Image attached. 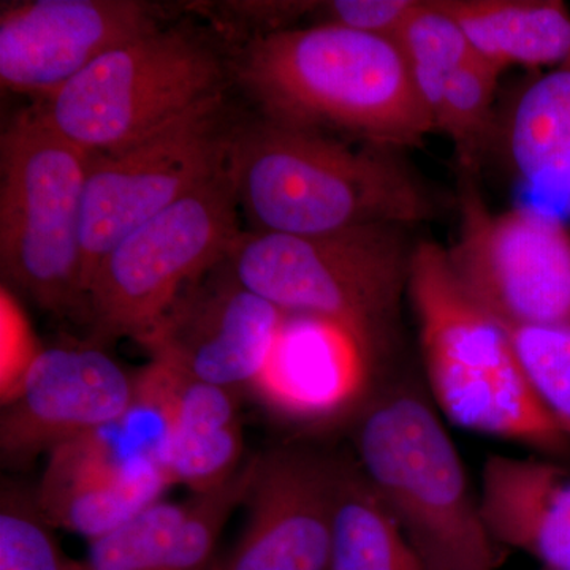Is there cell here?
<instances>
[{"label": "cell", "mask_w": 570, "mask_h": 570, "mask_svg": "<svg viewBox=\"0 0 570 570\" xmlns=\"http://www.w3.org/2000/svg\"><path fill=\"white\" fill-rule=\"evenodd\" d=\"M227 171L255 232L314 236L417 224L433 205L393 149H354L332 135L266 119L234 135Z\"/></svg>", "instance_id": "6da1fadb"}, {"label": "cell", "mask_w": 570, "mask_h": 570, "mask_svg": "<svg viewBox=\"0 0 570 570\" xmlns=\"http://www.w3.org/2000/svg\"><path fill=\"white\" fill-rule=\"evenodd\" d=\"M238 71L272 121L393 151L434 130L397 41L336 22L257 37Z\"/></svg>", "instance_id": "7a4b0ae2"}, {"label": "cell", "mask_w": 570, "mask_h": 570, "mask_svg": "<svg viewBox=\"0 0 570 570\" xmlns=\"http://www.w3.org/2000/svg\"><path fill=\"white\" fill-rule=\"evenodd\" d=\"M407 292L444 417L472 433L568 452L570 441L532 387L508 330L460 287L444 247L425 242L412 249Z\"/></svg>", "instance_id": "3957f363"}, {"label": "cell", "mask_w": 570, "mask_h": 570, "mask_svg": "<svg viewBox=\"0 0 570 570\" xmlns=\"http://www.w3.org/2000/svg\"><path fill=\"white\" fill-rule=\"evenodd\" d=\"M352 439L356 464L425 570H497L459 450L417 389L367 397Z\"/></svg>", "instance_id": "277c9868"}, {"label": "cell", "mask_w": 570, "mask_h": 570, "mask_svg": "<svg viewBox=\"0 0 570 570\" xmlns=\"http://www.w3.org/2000/svg\"><path fill=\"white\" fill-rule=\"evenodd\" d=\"M91 154L48 122L39 105L0 140V265L41 309L88 321L82 205Z\"/></svg>", "instance_id": "5b68a950"}, {"label": "cell", "mask_w": 570, "mask_h": 570, "mask_svg": "<svg viewBox=\"0 0 570 570\" xmlns=\"http://www.w3.org/2000/svg\"><path fill=\"white\" fill-rule=\"evenodd\" d=\"M396 225L335 234H243L228 265L255 294L285 314L325 318L347 328L376 356L387 343L412 250Z\"/></svg>", "instance_id": "8992f818"}, {"label": "cell", "mask_w": 570, "mask_h": 570, "mask_svg": "<svg viewBox=\"0 0 570 570\" xmlns=\"http://www.w3.org/2000/svg\"><path fill=\"white\" fill-rule=\"evenodd\" d=\"M220 75L200 41L156 29L108 51L39 107L85 151H119L217 99Z\"/></svg>", "instance_id": "52a82bcc"}, {"label": "cell", "mask_w": 570, "mask_h": 570, "mask_svg": "<svg viewBox=\"0 0 570 570\" xmlns=\"http://www.w3.org/2000/svg\"><path fill=\"white\" fill-rule=\"evenodd\" d=\"M227 168L105 255L88 291L91 340L141 343L176 299L228 258L243 232Z\"/></svg>", "instance_id": "ba28073f"}, {"label": "cell", "mask_w": 570, "mask_h": 570, "mask_svg": "<svg viewBox=\"0 0 570 570\" xmlns=\"http://www.w3.org/2000/svg\"><path fill=\"white\" fill-rule=\"evenodd\" d=\"M445 253L460 287L502 325H570V232L554 214L490 212L466 179L459 238Z\"/></svg>", "instance_id": "9c48e42d"}, {"label": "cell", "mask_w": 570, "mask_h": 570, "mask_svg": "<svg viewBox=\"0 0 570 570\" xmlns=\"http://www.w3.org/2000/svg\"><path fill=\"white\" fill-rule=\"evenodd\" d=\"M220 97L119 151L91 154L82 205L86 295L97 266L126 236L227 168Z\"/></svg>", "instance_id": "30bf717a"}, {"label": "cell", "mask_w": 570, "mask_h": 570, "mask_svg": "<svg viewBox=\"0 0 570 570\" xmlns=\"http://www.w3.org/2000/svg\"><path fill=\"white\" fill-rule=\"evenodd\" d=\"M138 401L130 376L96 341L40 348L20 387L2 404L3 463H31L40 453L124 422Z\"/></svg>", "instance_id": "8fae6325"}, {"label": "cell", "mask_w": 570, "mask_h": 570, "mask_svg": "<svg viewBox=\"0 0 570 570\" xmlns=\"http://www.w3.org/2000/svg\"><path fill=\"white\" fill-rule=\"evenodd\" d=\"M285 316L225 258L184 291L140 344L153 360L239 395L264 373Z\"/></svg>", "instance_id": "7c38bea8"}, {"label": "cell", "mask_w": 570, "mask_h": 570, "mask_svg": "<svg viewBox=\"0 0 570 570\" xmlns=\"http://www.w3.org/2000/svg\"><path fill=\"white\" fill-rule=\"evenodd\" d=\"M340 460L279 448L257 456L249 519L219 570H332Z\"/></svg>", "instance_id": "4fadbf2b"}, {"label": "cell", "mask_w": 570, "mask_h": 570, "mask_svg": "<svg viewBox=\"0 0 570 570\" xmlns=\"http://www.w3.org/2000/svg\"><path fill=\"white\" fill-rule=\"evenodd\" d=\"M134 0H36L2 11L3 88L47 100L108 51L156 31Z\"/></svg>", "instance_id": "5bb4252c"}, {"label": "cell", "mask_w": 570, "mask_h": 570, "mask_svg": "<svg viewBox=\"0 0 570 570\" xmlns=\"http://www.w3.org/2000/svg\"><path fill=\"white\" fill-rule=\"evenodd\" d=\"M376 356L344 326L287 314L254 392L281 417L326 426L356 414L370 397Z\"/></svg>", "instance_id": "9a60e30c"}, {"label": "cell", "mask_w": 570, "mask_h": 570, "mask_svg": "<svg viewBox=\"0 0 570 570\" xmlns=\"http://www.w3.org/2000/svg\"><path fill=\"white\" fill-rule=\"evenodd\" d=\"M104 431L51 450L36 493L52 528L89 540L116 530L160 501L171 485L156 460L119 452Z\"/></svg>", "instance_id": "2e32d148"}, {"label": "cell", "mask_w": 570, "mask_h": 570, "mask_svg": "<svg viewBox=\"0 0 570 570\" xmlns=\"http://www.w3.org/2000/svg\"><path fill=\"white\" fill-rule=\"evenodd\" d=\"M137 376L138 400L164 419L160 466L171 485L204 494L234 479L245 450L238 393L153 358Z\"/></svg>", "instance_id": "e0dca14e"}, {"label": "cell", "mask_w": 570, "mask_h": 570, "mask_svg": "<svg viewBox=\"0 0 570 570\" xmlns=\"http://www.w3.org/2000/svg\"><path fill=\"white\" fill-rule=\"evenodd\" d=\"M255 456L220 489L183 502L157 501L91 540L75 570H209L225 523L246 501Z\"/></svg>", "instance_id": "ac0fdd59"}, {"label": "cell", "mask_w": 570, "mask_h": 570, "mask_svg": "<svg viewBox=\"0 0 570 570\" xmlns=\"http://www.w3.org/2000/svg\"><path fill=\"white\" fill-rule=\"evenodd\" d=\"M480 512L491 539L547 570H570V472L549 461L493 455L483 464Z\"/></svg>", "instance_id": "d6986e66"}, {"label": "cell", "mask_w": 570, "mask_h": 570, "mask_svg": "<svg viewBox=\"0 0 570 570\" xmlns=\"http://www.w3.org/2000/svg\"><path fill=\"white\" fill-rule=\"evenodd\" d=\"M436 6L498 70L557 67L570 56V13L557 0H438Z\"/></svg>", "instance_id": "ffe728a7"}, {"label": "cell", "mask_w": 570, "mask_h": 570, "mask_svg": "<svg viewBox=\"0 0 570 570\" xmlns=\"http://www.w3.org/2000/svg\"><path fill=\"white\" fill-rule=\"evenodd\" d=\"M504 135L515 178L534 193L570 200V56L520 92Z\"/></svg>", "instance_id": "44dd1931"}, {"label": "cell", "mask_w": 570, "mask_h": 570, "mask_svg": "<svg viewBox=\"0 0 570 570\" xmlns=\"http://www.w3.org/2000/svg\"><path fill=\"white\" fill-rule=\"evenodd\" d=\"M332 570H425L356 463L340 461Z\"/></svg>", "instance_id": "7402d4cb"}, {"label": "cell", "mask_w": 570, "mask_h": 570, "mask_svg": "<svg viewBox=\"0 0 570 570\" xmlns=\"http://www.w3.org/2000/svg\"><path fill=\"white\" fill-rule=\"evenodd\" d=\"M45 519L36 494L3 485L0 498V570H75Z\"/></svg>", "instance_id": "603a6c76"}, {"label": "cell", "mask_w": 570, "mask_h": 570, "mask_svg": "<svg viewBox=\"0 0 570 570\" xmlns=\"http://www.w3.org/2000/svg\"><path fill=\"white\" fill-rule=\"evenodd\" d=\"M505 330L532 387L570 441V325Z\"/></svg>", "instance_id": "cb8c5ba5"}, {"label": "cell", "mask_w": 570, "mask_h": 570, "mask_svg": "<svg viewBox=\"0 0 570 570\" xmlns=\"http://www.w3.org/2000/svg\"><path fill=\"white\" fill-rule=\"evenodd\" d=\"M422 6L419 0H336L326 9L330 22L396 41Z\"/></svg>", "instance_id": "d4e9b609"}]
</instances>
